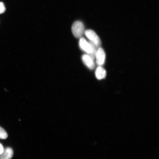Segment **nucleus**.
<instances>
[{"instance_id": "1", "label": "nucleus", "mask_w": 159, "mask_h": 159, "mask_svg": "<svg viewBox=\"0 0 159 159\" xmlns=\"http://www.w3.org/2000/svg\"><path fill=\"white\" fill-rule=\"evenodd\" d=\"M71 30L75 37L81 38L85 33L84 25L80 21H75L72 25Z\"/></svg>"}, {"instance_id": "2", "label": "nucleus", "mask_w": 159, "mask_h": 159, "mask_svg": "<svg viewBox=\"0 0 159 159\" xmlns=\"http://www.w3.org/2000/svg\"><path fill=\"white\" fill-rule=\"evenodd\" d=\"M85 34L90 41L94 43L98 48H101V40L94 31L91 30H87L85 31Z\"/></svg>"}, {"instance_id": "3", "label": "nucleus", "mask_w": 159, "mask_h": 159, "mask_svg": "<svg viewBox=\"0 0 159 159\" xmlns=\"http://www.w3.org/2000/svg\"><path fill=\"white\" fill-rule=\"evenodd\" d=\"M106 55L105 52L102 48H99L97 51L96 55L97 64L99 66H101L104 64L105 61Z\"/></svg>"}, {"instance_id": "4", "label": "nucleus", "mask_w": 159, "mask_h": 159, "mask_svg": "<svg viewBox=\"0 0 159 159\" xmlns=\"http://www.w3.org/2000/svg\"><path fill=\"white\" fill-rule=\"evenodd\" d=\"M83 63L90 70H93L95 67L94 60L93 59L88 55H84L82 57Z\"/></svg>"}, {"instance_id": "5", "label": "nucleus", "mask_w": 159, "mask_h": 159, "mask_svg": "<svg viewBox=\"0 0 159 159\" xmlns=\"http://www.w3.org/2000/svg\"><path fill=\"white\" fill-rule=\"evenodd\" d=\"M13 152L12 148H7L4 149L0 154V159H11L13 156Z\"/></svg>"}, {"instance_id": "6", "label": "nucleus", "mask_w": 159, "mask_h": 159, "mask_svg": "<svg viewBox=\"0 0 159 159\" xmlns=\"http://www.w3.org/2000/svg\"><path fill=\"white\" fill-rule=\"evenodd\" d=\"M95 76L96 78L100 80L104 79L106 77L107 72L106 70L101 66H99L95 70Z\"/></svg>"}, {"instance_id": "7", "label": "nucleus", "mask_w": 159, "mask_h": 159, "mask_svg": "<svg viewBox=\"0 0 159 159\" xmlns=\"http://www.w3.org/2000/svg\"><path fill=\"white\" fill-rule=\"evenodd\" d=\"M8 135L4 129L0 127V139H7Z\"/></svg>"}, {"instance_id": "8", "label": "nucleus", "mask_w": 159, "mask_h": 159, "mask_svg": "<svg viewBox=\"0 0 159 159\" xmlns=\"http://www.w3.org/2000/svg\"><path fill=\"white\" fill-rule=\"evenodd\" d=\"M6 7L4 4L1 2H0V14L5 12L6 11Z\"/></svg>"}, {"instance_id": "9", "label": "nucleus", "mask_w": 159, "mask_h": 159, "mask_svg": "<svg viewBox=\"0 0 159 159\" xmlns=\"http://www.w3.org/2000/svg\"><path fill=\"white\" fill-rule=\"evenodd\" d=\"M4 150V148L2 145L1 144H0V154H1L2 152H3Z\"/></svg>"}]
</instances>
